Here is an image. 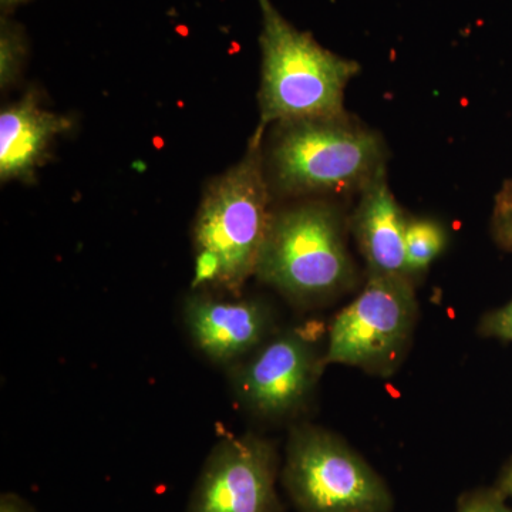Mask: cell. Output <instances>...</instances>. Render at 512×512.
Returning a JSON list of instances; mask_svg holds the SVG:
<instances>
[{
    "label": "cell",
    "instance_id": "cell-14",
    "mask_svg": "<svg viewBox=\"0 0 512 512\" xmlns=\"http://www.w3.org/2000/svg\"><path fill=\"white\" fill-rule=\"evenodd\" d=\"M491 235L498 247L512 254V178L504 181L495 194Z\"/></svg>",
    "mask_w": 512,
    "mask_h": 512
},
{
    "label": "cell",
    "instance_id": "cell-3",
    "mask_svg": "<svg viewBox=\"0 0 512 512\" xmlns=\"http://www.w3.org/2000/svg\"><path fill=\"white\" fill-rule=\"evenodd\" d=\"M256 2L262 19L258 130L286 121L346 113L345 90L359 74L360 64L295 28L272 0Z\"/></svg>",
    "mask_w": 512,
    "mask_h": 512
},
{
    "label": "cell",
    "instance_id": "cell-10",
    "mask_svg": "<svg viewBox=\"0 0 512 512\" xmlns=\"http://www.w3.org/2000/svg\"><path fill=\"white\" fill-rule=\"evenodd\" d=\"M359 195V202L348 224L357 248L365 259L367 275L410 278L406 259L409 217L394 198L387 183L386 171L377 175Z\"/></svg>",
    "mask_w": 512,
    "mask_h": 512
},
{
    "label": "cell",
    "instance_id": "cell-2",
    "mask_svg": "<svg viewBox=\"0 0 512 512\" xmlns=\"http://www.w3.org/2000/svg\"><path fill=\"white\" fill-rule=\"evenodd\" d=\"M265 168L288 197L360 192L386 171V146L348 113L286 121L275 124Z\"/></svg>",
    "mask_w": 512,
    "mask_h": 512
},
{
    "label": "cell",
    "instance_id": "cell-15",
    "mask_svg": "<svg viewBox=\"0 0 512 512\" xmlns=\"http://www.w3.org/2000/svg\"><path fill=\"white\" fill-rule=\"evenodd\" d=\"M456 512H512V507L497 488H484L464 495Z\"/></svg>",
    "mask_w": 512,
    "mask_h": 512
},
{
    "label": "cell",
    "instance_id": "cell-11",
    "mask_svg": "<svg viewBox=\"0 0 512 512\" xmlns=\"http://www.w3.org/2000/svg\"><path fill=\"white\" fill-rule=\"evenodd\" d=\"M73 126L69 117L45 109L35 92L26 93L0 113V180H35L53 141Z\"/></svg>",
    "mask_w": 512,
    "mask_h": 512
},
{
    "label": "cell",
    "instance_id": "cell-6",
    "mask_svg": "<svg viewBox=\"0 0 512 512\" xmlns=\"http://www.w3.org/2000/svg\"><path fill=\"white\" fill-rule=\"evenodd\" d=\"M414 281L367 275L359 295L336 313L326 336V365L389 377L402 365L417 322Z\"/></svg>",
    "mask_w": 512,
    "mask_h": 512
},
{
    "label": "cell",
    "instance_id": "cell-7",
    "mask_svg": "<svg viewBox=\"0 0 512 512\" xmlns=\"http://www.w3.org/2000/svg\"><path fill=\"white\" fill-rule=\"evenodd\" d=\"M318 326L276 330L251 355L228 367L235 402L264 420L291 419L312 399L326 365Z\"/></svg>",
    "mask_w": 512,
    "mask_h": 512
},
{
    "label": "cell",
    "instance_id": "cell-4",
    "mask_svg": "<svg viewBox=\"0 0 512 512\" xmlns=\"http://www.w3.org/2000/svg\"><path fill=\"white\" fill-rule=\"evenodd\" d=\"M342 212L309 201L272 212L256 278L299 306L315 305L355 285Z\"/></svg>",
    "mask_w": 512,
    "mask_h": 512
},
{
    "label": "cell",
    "instance_id": "cell-8",
    "mask_svg": "<svg viewBox=\"0 0 512 512\" xmlns=\"http://www.w3.org/2000/svg\"><path fill=\"white\" fill-rule=\"evenodd\" d=\"M279 470L271 440L254 433L222 439L202 466L187 512H282Z\"/></svg>",
    "mask_w": 512,
    "mask_h": 512
},
{
    "label": "cell",
    "instance_id": "cell-18",
    "mask_svg": "<svg viewBox=\"0 0 512 512\" xmlns=\"http://www.w3.org/2000/svg\"><path fill=\"white\" fill-rule=\"evenodd\" d=\"M495 488H497V490L500 491L508 501H512V458L510 463H508L507 466L504 467V470L501 471Z\"/></svg>",
    "mask_w": 512,
    "mask_h": 512
},
{
    "label": "cell",
    "instance_id": "cell-9",
    "mask_svg": "<svg viewBox=\"0 0 512 512\" xmlns=\"http://www.w3.org/2000/svg\"><path fill=\"white\" fill-rule=\"evenodd\" d=\"M183 322L198 352L225 369L251 355L276 332L274 311L262 299L201 291L184 299Z\"/></svg>",
    "mask_w": 512,
    "mask_h": 512
},
{
    "label": "cell",
    "instance_id": "cell-5",
    "mask_svg": "<svg viewBox=\"0 0 512 512\" xmlns=\"http://www.w3.org/2000/svg\"><path fill=\"white\" fill-rule=\"evenodd\" d=\"M282 485L298 512H392L386 481L338 434L298 424L289 433Z\"/></svg>",
    "mask_w": 512,
    "mask_h": 512
},
{
    "label": "cell",
    "instance_id": "cell-16",
    "mask_svg": "<svg viewBox=\"0 0 512 512\" xmlns=\"http://www.w3.org/2000/svg\"><path fill=\"white\" fill-rule=\"evenodd\" d=\"M478 333L484 338L512 343V298L500 308L485 313L478 325Z\"/></svg>",
    "mask_w": 512,
    "mask_h": 512
},
{
    "label": "cell",
    "instance_id": "cell-17",
    "mask_svg": "<svg viewBox=\"0 0 512 512\" xmlns=\"http://www.w3.org/2000/svg\"><path fill=\"white\" fill-rule=\"evenodd\" d=\"M0 512H36L19 495L6 493L0 497Z\"/></svg>",
    "mask_w": 512,
    "mask_h": 512
},
{
    "label": "cell",
    "instance_id": "cell-12",
    "mask_svg": "<svg viewBox=\"0 0 512 512\" xmlns=\"http://www.w3.org/2000/svg\"><path fill=\"white\" fill-rule=\"evenodd\" d=\"M447 245L446 229L430 218H410L406 227V259L410 278L423 275Z\"/></svg>",
    "mask_w": 512,
    "mask_h": 512
},
{
    "label": "cell",
    "instance_id": "cell-19",
    "mask_svg": "<svg viewBox=\"0 0 512 512\" xmlns=\"http://www.w3.org/2000/svg\"><path fill=\"white\" fill-rule=\"evenodd\" d=\"M25 2H28V0H0V5H2L3 10H9Z\"/></svg>",
    "mask_w": 512,
    "mask_h": 512
},
{
    "label": "cell",
    "instance_id": "cell-13",
    "mask_svg": "<svg viewBox=\"0 0 512 512\" xmlns=\"http://www.w3.org/2000/svg\"><path fill=\"white\" fill-rule=\"evenodd\" d=\"M28 55V40L25 30L9 18L0 23V83L2 89L18 79L23 63Z\"/></svg>",
    "mask_w": 512,
    "mask_h": 512
},
{
    "label": "cell",
    "instance_id": "cell-1",
    "mask_svg": "<svg viewBox=\"0 0 512 512\" xmlns=\"http://www.w3.org/2000/svg\"><path fill=\"white\" fill-rule=\"evenodd\" d=\"M262 134L256 131L247 156L215 178L202 197L192 228V291L241 296L256 274L274 212Z\"/></svg>",
    "mask_w": 512,
    "mask_h": 512
}]
</instances>
